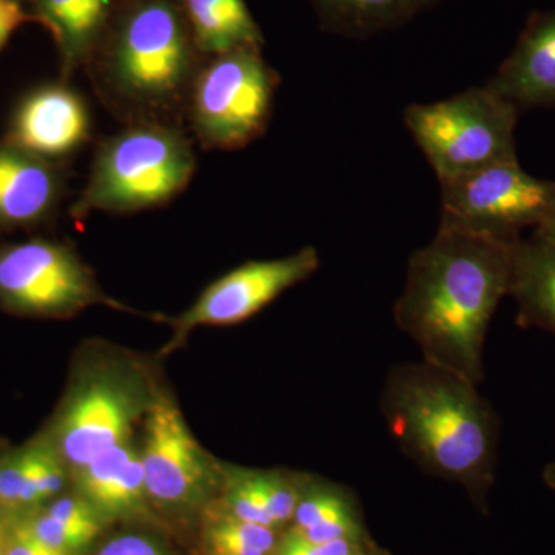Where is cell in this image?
<instances>
[{
    "mask_svg": "<svg viewBox=\"0 0 555 555\" xmlns=\"http://www.w3.org/2000/svg\"><path fill=\"white\" fill-rule=\"evenodd\" d=\"M324 30L345 38H369L398 27L441 0H312Z\"/></svg>",
    "mask_w": 555,
    "mask_h": 555,
    "instance_id": "cell-19",
    "label": "cell"
},
{
    "mask_svg": "<svg viewBox=\"0 0 555 555\" xmlns=\"http://www.w3.org/2000/svg\"><path fill=\"white\" fill-rule=\"evenodd\" d=\"M204 60L179 0H122L86 68L104 107L126 126H181Z\"/></svg>",
    "mask_w": 555,
    "mask_h": 555,
    "instance_id": "cell-3",
    "label": "cell"
},
{
    "mask_svg": "<svg viewBox=\"0 0 555 555\" xmlns=\"http://www.w3.org/2000/svg\"><path fill=\"white\" fill-rule=\"evenodd\" d=\"M91 134L89 105L65 80L30 91L17 105L5 139L50 160L67 158Z\"/></svg>",
    "mask_w": 555,
    "mask_h": 555,
    "instance_id": "cell-12",
    "label": "cell"
},
{
    "mask_svg": "<svg viewBox=\"0 0 555 555\" xmlns=\"http://www.w3.org/2000/svg\"><path fill=\"white\" fill-rule=\"evenodd\" d=\"M543 480L550 488L555 489V462L550 463L543 470Z\"/></svg>",
    "mask_w": 555,
    "mask_h": 555,
    "instance_id": "cell-32",
    "label": "cell"
},
{
    "mask_svg": "<svg viewBox=\"0 0 555 555\" xmlns=\"http://www.w3.org/2000/svg\"><path fill=\"white\" fill-rule=\"evenodd\" d=\"M356 555H392V554L387 553V551L382 550V547H379L377 545V543L372 542V543H369V545L361 547V550L358 551V553Z\"/></svg>",
    "mask_w": 555,
    "mask_h": 555,
    "instance_id": "cell-31",
    "label": "cell"
},
{
    "mask_svg": "<svg viewBox=\"0 0 555 555\" xmlns=\"http://www.w3.org/2000/svg\"><path fill=\"white\" fill-rule=\"evenodd\" d=\"M509 297L517 305V324L555 335V243L532 233L511 247Z\"/></svg>",
    "mask_w": 555,
    "mask_h": 555,
    "instance_id": "cell-17",
    "label": "cell"
},
{
    "mask_svg": "<svg viewBox=\"0 0 555 555\" xmlns=\"http://www.w3.org/2000/svg\"><path fill=\"white\" fill-rule=\"evenodd\" d=\"M476 383L422 360L387 375L382 412L398 447L430 476L460 485L488 511L500 422Z\"/></svg>",
    "mask_w": 555,
    "mask_h": 555,
    "instance_id": "cell-2",
    "label": "cell"
},
{
    "mask_svg": "<svg viewBox=\"0 0 555 555\" xmlns=\"http://www.w3.org/2000/svg\"><path fill=\"white\" fill-rule=\"evenodd\" d=\"M7 546V528L0 524V555H5Z\"/></svg>",
    "mask_w": 555,
    "mask_h": 555,
    "instance_id": "cell-33",
    "label": "cell"
},
{
    "mask_svg": "<svg viewBox=\"0 0 555 555\" xmlns=\"http://www.w3.org/2000/svg\"><path fill=\"white\" fill-rule=\"evenodd\" d=\"M199 555H270L283 531L238 520L208 505L203 513Z\"/></svg>",
    "mask_w": 555,
    "mask_h": 555,
    "instance_id": "cell-20",
    "label": "cell"
},
{
    "mask_svg": "<svg viewBox=\"0 0 555 555\" xmlns=\"http://www.w3.org/2000/svg\"><path fill=\"white\" fill-rule=\"evenodd\" d=\"M198 169L181 126L131 124L101 142L86 185L69 207L75 221L94 211L130 215L171 203Z\"/></svg>",
    "mask_w": 555,
    "mask_h": 555,
    "instance_id": "cell-4",
    "label": "cell"
},
{
    "mask_svg": "<svg viewBox=\"0 0 555 555\" xmlns=\"http://www.w3.org/2000/svg\"><path fill=\"white\" fill-rule=\"evenodd\" d=\"M25 480L22 511L33 509L60 494L67 480V465L53 443H36L24 449Z\"/></svg>",
    "mask_w": 555,
    "mask_h": 555,
    "instance_id": "cell-22",
    "label": "cell"
},
{
    "mask_svg": "<svg viewBox=\"0 0 555 555\" xmlns=\"http://www.w3.org/2000/svg\"><path fill=\"white\" fill-rule=\"evenodd\" d=\"M320 255L312 246L288 257L248 261L218 278L182 315L171 321L175 339L184 341L190 332L203 326H235L320 269Z\"/></svg>",
    "mask_w": 555,
    "mask_h": 555,
    "instance_id": "cell-10",
    "label": "cell"
},
{
    "mask_svg": "<svg viewBox=\"0 0 555 555\" xmlns=\"http://www.w3.org/2000/svg\"><path fill=\"white\" fill-rule=\"evenodd\" d=\"M440 229L513 244L542 225L555 204V182L516 163L495 164L440 182Z\"/></svg>",
    "mask_w": 555,
    "mask_h": 555,
    "instance_id": "cell-7",
    "label": "cell"
},
{
    "mask_svg": "<svg viewBox=\"0 0 555 555\" xmlns=\"http://www.w3.org/2000/svg\"><path fill=\"white\" fill-rule=\"evenodd\" d=\"M374 542H352V540H337V542L313 543L302 539L294 532L283 531L280 542L270 555H356L361 547Z\"/></svg>",
    "mask_w": 555,
    "mask_h": 555,
    "instance_id": "cell-25",
    "label": "cell"
},
{
    "mask_svg": "<svg viewBox=\"0 0 555 555\" xmlns=\"http://www.w3.org/2000/svg\"><path fill=\"white\" fill-rule=\"evenodd\" d=\"M134 454L137 451L130 447V441H127L119 447L108 449L104 454L98 455L96 459L76 470L79 494L89 500L98 513L101 514V507L107 500L109 491Z\"/></svg>",
    "mask_w": 555,
    "mask_h": 555,
    "instance_id": "cell-23",
    "label": "cell"
},
{
    "mask_svg": "<svg viewBox=\"0 0 555 555\" xmlns=\"http://www.w3.org/2000/svg\"><path fill=\"white\" fill-rule=\"evenodd\" d=\"M94 555H173L169 547L152 535L127 532L112 537Z\"/></svg>",
    "mask_w": 555,
    "mask_h": 555,
    "instance_id": "cell-27",
    "label": "cell"
},
{
    "mask_svg": "<svg viewBox=\"0 0 555 555\" xmlns=\"http://www.w3.org/2000/svg\"><path fill=\"white\" fill-rule=\"evenodd\" d=\"M201 56L261 49V28L246 0H179Z\"/></svg>",
    "mask_w": 555,
    "mask_h": 555,
    "instance_id": "cell-18",
    "label": "cell"
},
{
    "mask_svg": "<svg viewBox=\"0 0 555 555\" xmlns=\"http://www.w3.org/2000/svg\"><path fill=\"white\" fill-rule=\"evenodd\" d=\"M233 473L251 499L268 514L278 531H284L294 518L308 476L284 470H259L233 467Z\"/></svg>",
    "mask_w": 555,
    "mask_h": 555,
    "instance_id": "cell-21",
    "label": "cell"
},
{
    "mask_svg": "<svg viewBox=\"0 0 555 555\" xmlns=\"http://www.w3.org/2000/svg\"><path fill=\"white\" fill-rule=\"evenodd\" d=\"M513 244L438 228L436 238L412 254L393 318L422 360L483 382L489 324L509 297Z\"/></svg>",
    "mask_w": 555,
    "mask_h": 555,
    "instance_id": "cell-1",
    "label": "cell"
},
{
    "mask_svg": "<svg viewBox=\"0 0 555 555\" xmlns=\"http://www.w3.org/2000/svg\"><path fill=\"white\" fill-rule=\"evenodd\" d=\"M67 192L61 163L0 139V232L50 221Z\"/></svg>",
    "mask_w": 555,
    "mask_h": 555,
    "instance_id": "cell-13",
    "label": "cell"
},
{
    "mask_svg": "<svg viewBox=\"0 0 555 555\" xmlns=\"http://www.w3.org/2000/svg\"><path fill=\"white\" fill-rule=\"evenodd\" d=\"M137 398L113 378H96L72 397L57 426L56 447L76 473L108 449L127 443L138 414Z\"/></svg>",
    "mask_w": 555,
    "mask_h": 555,
    "instance_id": "cell-11",
    "label": "cell"
},
{
    "mask_svg": "<svg viewBox=\"0 0 555 555\" xmlns=\"http://www.w3.org/2000/svg\"><path fill=\"white\" fill-rule=\"evenodd\" d=\"M25 521L43 543L69 555H76L86 550L100 535L98 532L90 531V529L57 520V518L49 516L43 511Z\"/></svg>",
    "mask_w": 555,
    "mask_h": 555,
    "instance_id": "cell-24",
    "label": "cell"
},
{
    "mask_svg": "<svg viewBox=\"0 0 555 555\" xmlns=\"http://www.w3.org/2000/svg\"><path fill=\"white\" fill-rule=\"evenodd\" d=\"M36 20L49 28L61 54L62 80L86 68L122 0H35Z\"/></svg>",
    "mask_w": 555,
    "mask_h": 555,
    "instance_id": "cell-15",
    "label": "cell"
},
{
    "mask_svg": "<svg viewBox=\"0 0 555 555\" xmlns=\"http://www.w3.org/2000/svg\"><path fill=\"white\" fill-rule=\"evenodd\" d=\"M5 555H69L43 543L31 531L27 521L21 520L7 529Z\"/></svg>",
    "mask_w": 555,
    "mask_h": 555,
    "instance_id": "cell-28",
    "label": "cell"
},
{
    "mask_svg": "<svg viewBox=\"0 0 555 555\" xmlns=\"http://www.w3.org/2000/svg\"><path fill=\"white\" fill-rule=\"evenodd\" d=\"M24 480V451L0 460V509L11 514L22 513Z\"/></svg>",
    "mask_w": 555,
    "mask_h": 555,
    "instance_id": "cell-26",
    "label": "cell"
},
{
    "mask_svg": "<svg viewBox=\"0 0 555 555\" xmlns=\"http://www.w3.org/2000/svg\"><path fill=\"white\" fill-rule=\"evenodd\" d=\"M30 20L20 0H0V50L9 42L11 35Z\"/></svg>",
    "mask_w": 555,
    "mask_h": 555,
    "instance_id": "cell-29",
    "label": "cell"
},
{
    "mask_svg": "<svg viewBox=\"0 0 555 555\" xmlns=\"http://www.w3.org/2000/svg\"><path fill=\"white\" fill-rule=\"evenodd\" d=\"M284 531L313 543L372 540L357 496L345 486L309 476L302 486L294 518Z\"/></svg>",
    "mask_w": 555,
    "mask_h": 555,
    "instance_id": "cell-16",
    "label": "cell"
},
{
    "mask_svg": "<svg viewBox=\"0 0 555 555\" xmlns=\"http://www.w3.org/2000/svg\"><path fill=\"white\" fill-rule=\"evenodd\" d=\"M520 112L488 86L473 87L433 104H412L404 124L438 181L495 164L516 163Z\"/></svg>",
    "mask_w": 555,
    "mask_h": 555,
    "instance_id": "cell-5",
    "label": "cell"
},
{
    "mask_svg": "<svg viewBox=\"0 0 555 555\" xmlns=\"http://www.w3.org/2000/svg\"><path fill=\"white\" fill-rule=\"evenodd\" d=\"M534 235L539 236V238L555 243V204L553 208H551L550 215H547L545 221L535 230Z\"/></svg>",
    "mask_w": 555,
    "mask_h": 555,
    "instance_id": "cell-30",
    "label": "cell"
},
{
    "mask_svg": "<svg viewBox=\"0 0 555 555\" xmlns=\"http://www.w3.org/2000/svg\"><path fill=\"white\" fill-rule=\"evenodd\" d=\"M150 505L169 516H192L218 499L221 467L192 436L179 409L167 397L150 404L141 454Z\"/></svg>",
    "mask_w": 555,
    "mask_h": 555,
    "instance_id": "cell-9",
    "label": "cell"
},
{
    "mask_svg": "<svg viewBox=\"0 0 555 555\" xmlns=\"http://www.w3.org/2000/svg\"><path fill=\"white\" fill-rule=\"evenodd\" d=\"M280 76L261 49L206 57L190 89L185 120L204 150H240L268 130Z\"/></svg>",
    "mask_w": 555,
    "mask_h": 555,
    "instance_id": "cell-6",
    "label": "cell"
},
{
    "mask_svg": "<svg viewBox=\"0 0 555 555\" xmlns=\"http://www.w3.org/2000/svg\"><path fill=\"white\" fill-rule=\"evenodd\" d=\"M486 86L520 113L555 108V9L529 16L513 53Z\"/></svg>",
    "mask_w": 555,
    "mask_h": 555,
    "instance_id": "cell-14",
    "label": "cell"
},
{
    "mask_svg": "<svg viewBox=\"0 0 555 555\" xmlns=\"http://www.w3.org/2000/svg\"><path fill=\"white\" fill-rule=\"evenodd\" d=\"M126 309L72 247L33 238L0 247V306L28 317H72L91 306Z\"/></svg>",
    "mask_w": 555,
    "mask_h": 555,
    "instance_id": "cell-8",
    "label": "cell"
}]
</instances>
